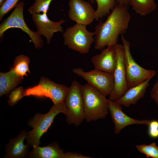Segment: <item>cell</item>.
<instances>
[{
  "label": "cell",
  "mask_w": 158,
  "mask_h": 158,
  "mask_svg": "<svg viewBox=\"0 0 158 158\" xmlns=\"http://www.w3.org/2000/svg\"><path fill=\"white\" fill-rule=\"evenodd\" d=\"M125 5L116 4L104 21L100 20L95 28L94 48L102 50L117 44L119 36L128 28L131 15Z\"/></svg>",
  "instance_id": "6da1fadb"
},
{
  "label": "cell",
  "mask_w": 158,
  "mask_h": 158,
  "mask_svg": "<svg viewBox=\"0 0 158 158\" xmlns=\"http://www.w3.org/2000/svg\"><path fill=\"white\" fill-rule=\"evenodd\" d=\"M67 109L65 102L59 104H54L49 111L46 114L36 113L28 120V124L33 128L27 132L26 140L27 143L32 147L39 146L41 144L40 139L46 133L59 114H67Z\"/></svg>",
  "instance_id": "7a4b0ae2"
},
{
  "label": "cell",
  "mask_w": 158,
  "mask_h": 158,
  "mask_svg": "<svg viewBox=\"0 0 158 158\" xmlns=\"http://www.w3.org/2000/svg\"><path fill=\"white\" fill-rule=\"evenodd\" d=\"M81 90L87 122L105 118L109 112L106 96L88 83L81 85Z\"/></svg>",
  "instance_id": "3957f363"
},
{
  "label": "cell",
  "mask_w": 158,
  "mask_h": 158,
  "mask_svg": "<svg viewBox=\"0 0 158 158\" xmlns=\"http://www.w3.org/2000/svg\"><path fill=\"white\" fill-rule=\"evenodd\" d=\"M95 32L88 31L85 25L76 23L68 28L63 34L64 44L82 54L88 53L94 42Z\"/></svg>",
  "instance_id": "277c9868"
},
{
  "label": "cell",
  "mask_w": 158,
  "mask_h": 158,
  "mask_svg": "<svg viewBox=\"0 0 158 158\" xmlns=\"http://www.w3.org/2000/svg\"><path fill=\"white\" fill-rule=\"evenodd\" d=\"M67 109L66 122L68 125L80 126L85 119L81 85L73 80L69 88L64 102Z\"/></svg>",
  "instance_id": "5b68a950"
},
{
  "label": "cell",
  "mask_w": 158,
  "mask_h": 158,
  "mask_svg": "<svg viewBox=\"0 0 158 158\" xmlns=\"http://www.w3.org/2000/svg\"><path fill=\"white\" fill-rule=\"evenodd\" d=\"M69 88L42 77L37 85L24 91L23 96L46 97L51 99L54 104H59L64 102Z\"/></svg>",
  "instance_id": "8992f818"
},
{
  "label": "cell",
  "mask_w": 158,
  "mask_h": 158,
  "mask_svg": "<svg viewBox=\"0 0 158 158\" xmlns=\"http://www.w3.org/2000/svg\"><path fill=\"white\" fill-rule=\"evenodd\" d=\"M121 40L124 53V61L128 88L136 85L147 79L152 78L157 72L146 69L135 61L131 54L129 42L121 35Z\"/></svg>",
  "instance_id": "52a82bcc"
},
{
  "label": "cell",
  "mask_w": 158,
  "mask_h": 158,
  "mask_svg": "<svg viewBox=\"0 0 158 158\" xmlns=\"http://www.w3.org/2000/svg\"><path fill=\"white\" fill-rule=\"evenodd\" d=\"M24 6L23 1H19L10 15L2 22L0 25V37L2 38L4 32L10 28H20L28 35L36 49L42 48L43 42L41 35L37 32L30 30L24 21L23 14Z\"/></svg>",
  "instance_id": "ba28073f"
},
{
  "label": "cell",
  "mask_w": 158,
  "mask_h": 158,
  "mask_svg": "<svg viewBox=\"0 0 158 158\" xmlns=\"http://www.w3.org/2000/svg\"><path fill=\"white\" fill-rule=\"evenodd\" d=\"M72 72L81 77L87 83L98 90L106 96L109 95L114 85V75L94 69L85 71L80 68L73 69Z\"/></svg>",
  "instance_id": "9c48e42d"
},
{
  "label": "cell",
  "mask_w": 158,
  "mask_h": 158,
  "mask_svg": "<svg viewBox=\"0 0 158 158\" xmlns=\"http://www.w3.org/2000/svg\"><path fill=\"white\" fill-rule=\"evenodd\" d=\"M116 56V63L113 74L114 85L109 95V99L115 101L121 97L128 89L126 70L124 53L123 44L114 46Z\"/></svg>",
  "instance_id": "30bf717a"
},
{
  "label": "cell",
  "mask_w": 158,
  "mask_h": 158,
  "mask_svg": "<svg viewBox=\"0 0 158 158\" xmlns=\"http://www.w3.org/2000/svg\"><path fill=\"white\" fill-rule=\"evenodd\" d=\"M69 18L76 23L91 24L95 19V10L91 4L84 0H69Z\"/></svg>",
  "instance_id": "8fae6325"
},
{
  "label": "cell",
  "mask_w": 158,
  "mask_h": 158,
  "mask_svg": "<svg viewBox=\"0 0 158 158\" xmlns=\"http://www.w3.org/2000/svg\"><path fill=\"white\" fill-rule=\"evenodd\" d=\"M108 107L111 118L114 124V133L116 134L127 126L133 124L148 125L149 120H139L128 116L122 111V106L115 101L108 99Z\"/></svg>",
  "instance_id": "7c38bea8"
},
{
  "label": "cell",
  "mask_w": 158,
  "mask_h": 158,
  "mask_svg": "<svg viewBox=\"0 0 158 158\" xmlns=\"http://www.w3.org/2000/svg\"><path fill=\"white\" fill-rule=\"evenodd\" d=\"M32 19L37 28V32L46 38L48 44L54 33L63 32L61 24L66 21L63 19L57 22L53 21L49 19L47 13L33 14Z\"/></svg>",
  "instance_id": "4fadbf2b"
},
{
  "label": "cell",
  "mask_w": 158,
  "mask_h": 158,
  "mask_svg": "<svg viewBox=\"0 0 158 158\" xmlns=\"http://www.w3.org/2000/svg\"><path fill=\"white\" fill-rule=\"evenodd\" d=\"M91 61L94 69L113 74L116 63V56L114 46H109L101 53L93 56Z\"/></svg>",
  "instance_id": "5bb4252c"
},
{
  "label": "cell",
  "mask_w": 158,
  "mask_h": 158,
  "mask_svg": "<svg viewBox=\"0 0 158 158\" xmlns=\"http://www.w3.org/2000/svg\"><path fill=\"white\" fill-rule=\"evenodd\" d=\"M27 133L25 130H22L16 136L9 140V143L5 145L6 154L4 158H25L29 157L28 150L31 146L24 143Z\"/></svg>",
  "instance_id": "9a60e30c"
},
{
  "label": "cell",
  "mask_w": 158,
  "mask_h": 158,
  "mask_svg": "<svg viewBox=\"0 0 158 158\" xmlns=\"http://www.w3.org/2000/svg\"><path fill=\"white\" fill-rule=\"evenodd\" d=\"M152 78H149L141 83L129 88L121 97L115 101L122 106L127 107L136 104L144 96Z\"/></svg>",
  "instance_id": "2e32d148"
},
{
  "label": "cell",
  "mask_w": 158,
  "mask_h": 158,
  "mask_svg": "<svg viewBox=\"0 0 158 158\" xmlns=\"http://www.w3.org/2000/svg\"><path fill=\"white\" fill-rule=\"evenodd\" d=\"M29 152V157L33 158H65V153L57 142L54 141L43 147H33Z\"/></svg>",
  "instance_id": "e0dca14e"
},
{
  "label": "cell",
  "mask_w": 158,
  "mask_h": 158,
  "mask_svg": "<svg viewBox=\"0 0 158 158\" xmlns=\"http://www.w3.org/2000/svg\"><path fill=\"white\" fill-rule=\"evenodd\" d=\"M23 78L18 76L13 68L6 73H0V96L8 94L22 81Z\"/></svg>",
  "instance_id": "ac0fdd59"
},
{
  "label": "cell",
  "mask_w": 158,
  "mask_h": 158,
  "mask_svg": "<svg viewBox=\"0 0 158 158\" xmlns=\"http://www.w3.org/2000/svg\"><path fill=\"white\" fill-rule=\"evenodd\" d=\"M130 5L135 12L141 16H145L156 8L155 0H130Z\"/></svg>",
  "instance_id": "d6986e66"
},
{
  "label": "cell",
  "mask_w": 158,
  "mask_h": 158,
  "mask_svg": "<svg viewBox=\"0 0 158 158\" xmlns=\"http://www.w3.org/2000/svg\"><path fill=\"white\" fill-rule=\"evenodd\" d=\"M29 58L25 55H20L14 60L13 68L16 74L23 79L24 76H28L27 73L30 74L29 68Z\"/></svg>",
  "instance_id": "ffe728a7"
},
{
  "label": "cell",
  "mask_w": 158,
  "mask_h": 158,
  "mask_svg": "<svg viewBox=\"0 0 158 158\" xmlns=\"http://www.w3.org/2000/svg\"><path fill=\"white\" fill-rule=\"evenodd\" d=\"M97 4L95 10V19L98 21L99 19L109 14L116 4L115 0H95Z\"/></svg>",
  "instance_id": "44dd1931"
},
{
  "label": "cell",
  "mask_w": 158,
  "mask_h": 158,
  "mask_svg": "<svg viewBox=\"0 0 158 158\" xmlns=\"http://www.w3.org/2000/svg\"><path fill=\"white\" fill-rule=\"evenodd\" d=\"M137 150L147 157L158 158V146L155 142L149 145L145 144L136 145Z\"/></svg>",
  "instance_id": "7402d4cb"
},
{
  "label": "cell",
  "mask_w": 158,
  "mask_h": 158,
  "mask_svg": "<svg viewBox=\"0 0 158 158\" xmlns=\"http://www.w3.org/2000/svg\"><path fill=\"white\" fill-rule=\"evenodd\" d=\"M53 0H35L33 4L28 9L32 15L36 13H47Z\"/></svg>",
  "instance_id": "603a6c76"
},
{
  "label": "cell",
  "mask_w": 158,
  "mask_h": 158,
  "mask_svg": "<svg viewBox=\"0 0 158 158\" xmlns=\"http://www.w3.org/2000/svg\"><path fill=\"white\" fill-rule=\"evenodd\" d=\"M24 90L22 86L14 89L10 92L8 96V102L9 105L13 106L16 105L18 101L23 97Z\"/></svg>",
  "instance_id": "cb8c5ba5"
},
{
  "label": "cell",
  "mask_w": 158,
  "mask_h": 158,
  "mask_svg": "<svg viewBox=\"0 0 158 158\" xmlns=\"http://www.w3.org/2000/svg\"><path fill=\"white\" fill-rule=\"evenodd\" d=\"M20 0H6L0 8V20L14 7H15Z\"/></svg>",
  "instance_id": "d4e9b609"
},
{
  "label": "cell",
  "mask_w": 158,
  "mask_h": 158,
  "mask_svg": "<svg viewBox=\"0 0 158 158\" xmlns=\"http://www.w3.org/2000/svg\"><path fill=\"white\" fill-rule=\"evenodd\" d=\"M148 126V133L152 138H158V121L154 120L150 121Z\"/></svg>",
  "instance_id": "484cf974"
},
{
  "label": "cell",
  "mask_w": 158,
  "mask_h": 158,
  "mask_svg": "<svg viewBox=\"0 0 158 158\" xmlns=\"http://www.w3.org/2000/svg\"><path fill=\"white\" fill-rule=\"evenodd\" d=\"M79 153L68 152L65 153V158H91Z\"/></svg>",
  "instance_id": "4316f807"
},
{
  "label": "cell",
  "mask_w": 158,
  "mask_h": 158,
  "mask_svg": "<svg viewBox=\"0 0 158 158\" xmlns=\"http://www.w3.org/2000/svg\"><path fill=\"white\" fill-rule=\"evenodd\" d=\"M150 95L158 107V87H152L150 92Z\"/></svg>",
  "instance_id": "83f0119b"
},
{
  "label": "cell",
  "mask_w": 158,
  "mask_h": 158,
  "mask_svg": "<svg viewBox=\"0 0 158 158\" xmlns=\"http://www.w3.org/2000/svg\"><path fill=\"white\" fill-rule=\"evenodd\" d=\"M116 4L125 5L127 7L130 5V0H115Z\"/></svg>",
  "instance_id": "f1b7e54d"
},
{
  "label": "cell",
  "mask_w": 158,
  "mask_h": 158,
  "mask_svg": "<svg viewBox=\"0 0 158 158\" xmlns=\"http://www.w3.org/2000/svg\"><path fill=\"white\" fill-rule=\"evenodd\" d=\"M157 79L153 85L152 87H158V70L157 71Z\"/></svg>",
  "instance_id": "f546056e"
},
{
  "label": "cell",
  "mask_w": 158,
  "mask_h": 158,
  "mask_svg": "<svg viewBox=\"0 0 158 158\" xmlns=\"http://www.w3.org/2000/svg\"><path fill=\"white\" fill-rule=\"evenodd\" d=\"M6 0H0V6L1 7L4 3L5 2Z\"/></svg>",
  "instance_id": "4dcf8cb0"
},
{
  "label": "cell",
  "mask_w": 158,
  "mask_h": 158,
  "mask_svg": "<svg viewBox=\"0 0 158 158\" xmlns=\"http://www.w3.org/2000/svg\"><path fill=\"white\" fill-rule=\"evenodd\" d=\"M87 1L89 2L91 4H94L95 1L94 0H87Z\"/></svg>",
  "instance_id": "1f68e13d"
}]
</instances>
